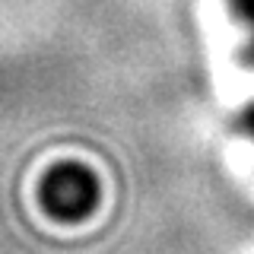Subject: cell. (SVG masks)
Returning a JSON list of instances; mask_svg holds the SVG:
<instances>
[{
	"label": "cell",
	"instance_id": "6da1fadb",
	"mask_svg": "<svg viewBox=\"0 0 254 254\" xmlns=\"http://www.w3.org/2000/svg\"><path fill=\"white\" fill-rule=\"evenodd\" d=\"M92 181L86 172H58L51 178V194H48V206H54L58 213H67V216H79L83 210L92 206Z\"/></svg>",
	"mask_w": 254,
	"mask_h": 254
}]
</instances>
